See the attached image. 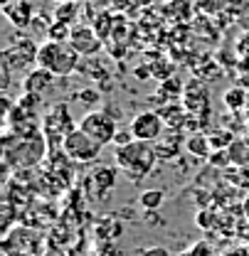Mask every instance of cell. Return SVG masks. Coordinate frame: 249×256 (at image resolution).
<instances>
[{
  "mask_svg": "<svg viewBox=\"0 0 249 256\" xmlns=\"http://www.w3.org/2000/svg\"><path fill=\"white\" fill-rule=\"evenodd\" d=\"M158 114L163 116L165 126H170V128H180L185 124V108L178 106V104H168V106H163Z\"/></svg>",
  "mask_w": 249,
  "mask_h": 256,
  "instance_id": "cell-16",
  "label": "cell"
},
{
  "mask_svg": "<svg viewBox=\"0 0 249 256\" xmlns=\"http://www.w3.org/2000/svg\"><path fill=\"white\" fill-rule=\"evenodd\" d=\"M163 200H165V192L163 190H146L138 197V202H141V207L146 212H156L158 207L163 204Z\"/></svg>",
  "mask_w": 249,
  "mask_h": 256,
  "instance_id": "cell-18",
  "label": "cell"
},
{
  "mask_svg": "<svg viewBox=\"0 0 249 256\" xmlns=\"http://www.w3.org/2000/svg\"><path fill=\"white\" fill-rule=\"evenodd\" d=\"M185 150L190 156H197V158H207L212 153V146H210V138L197 133V136H190L185 140Z\"/></svg>",
  "mask_w": 249,
  "mask_h": 256,
  "instance_id": "cell-14",
  "label": "cell"
},
{
  "mask_svg": "<svg viewBox=\"0 0 249 256\" xmlns=\"http://www.w3.org/2000/svg\"><path fill=\"white\" fill-rule=\"evenodd\" d=\"M244 79H247V82H242L239 86H244V89H247V86H249V76H244Z\"/></svg>",
  "mask_w": 249,
  "mask_h": 256,
  "instance_id": "cell-26",
  "label": "cell"
},
{
  "mask_svg": "<svg viewBox=\"0 0 249 256\" xmlns=\"http://www.w3.org/2000/svg\"><path fill=\"white\" fill-rule=\"evenodd\" d=\"M183 106H185L187 111H202L205 106H207V89L205 86H200L197 89V94H195V82L190 84L185 89V101H183Z\"/></svg>",
  "mask_w": 249,
  "mask_h": 256,
  "instance_id": "cell-15",
  "label": "cell"
},
{
  "mask_svg": "<svg viewBox=\"0 0 249 256\" xmlns=\"http://www.w3.org/2000/svg\"><path fill=\"white\" fill-rule=\"evenodd\" d=\"M79 60L82 54L72 47V42H55L47 40L40 44L37 50V66L52 72L55 76H72L79 69Z\"/></svg>",
  "mask_w": 249,
  "mask_h": 256,
  "instance_id": "cell-2",
  "label": "cell"
},
{
  "mask_svg": "<svg viewBox=\"0 0 249 256\" xmlns=\"http://www.w3.org/2000/svg\"><path fill=\"white\" fill-rule=\"evenodd\" d=\"M52 84H55V74L47 72V69H42V66H37V69L28 72L23 86H25V94H32V96H40V98H42L45 92L52 89Z\"/></svg>",
  "mask_w": 249,
  "mask_h": 256,
  "instance_id": "cell-11",
  "label": "cell"
},
{
  "mask_svg": "<svg viewBox=\"0 0 249 256\" xmlns=\"http://www.w3.org/2000/svg\"><path fill=\"white\" fill-rule=\"evenodd\" d=\"M79 15V2L77 0H64V2H55V20L57 22H67L74 28V20Z\"/></svg>",
  "mask_w": 249,
  "mask_h": 256,
  "instance_id": "cell-12",
  "label": "cell"
},
{
  "mask_svg": "<svg viewBox=\"0 0 249 256\" xmlns=\"http://www.w3.org/2000/svg\"><path fill=\"white\" fill-rule=\"evenodd\" d=\"M50 2H64V0H50Z\"/></svg>",
  "mask_w": 249,
  "mask_h": 256,
  "instance_id": "cell-28",
  "label": "cell"
},
{
  "mask_svg": "<svg viewBox=\"0 0 249 256\" xmlns=\"http://www.w3.org/2000/svg\"><path fill=\"white\" fill-rule=\"evenodd\" d=\"M128 128H131L136 140L156 143V140H160V136L165 130V121H163V116L158 111H141V114H136L131 118Z\"/></svg>",
  "mask_w": 249,
  "mask_h": 256,
  "instance_id": "cell-7",
  "label": "cell"
},
{
  "mask_svg": "<svg viewBox=\"0 0 249 256\" xmlns=\"http://www.w3.org/2000/svg\"><path fill=\"white\" fill-rule=\"evenodd\" d=\"M45 156V136L37 133L32 138H18L15 143L5 138V162L13 168H30Z\"/></svg>",
  "mask_w": 249,
  "mask_h": 256,
  "instance_id": "cell-3",
  "label": "cell"
},
{
  "mask_svg": "<svg viewBox=\"0 0 249 256\" xmlns=\"http://www.w3.org/2000/svg\"><path fill=\"white\" fill-rule=\"evenodd\" d=\"M114 158L119 170L126 172L133 182L143 180L158 160V148L146 140H131L126 146H114Z\"/></svg>",
  "mask_w": 249,
  "mask_h": 256,
  "instance_id": "cell-1",
  "label": "cell"
},
{
  "mask_svg": "<svg viewBox=\"0 0 249 256\" xmlns=\"http://www.w3.org/2000/svg\"><path fill=\"white\" fill-rule=\"evenodd\" d=\"M224 106L229 111H242L244 106H249V92L244 86H232L224 92Z\"/></svg>",
  "mask_w": 249,
  "mask_h": 256,
  "instance_id": "cell-13",
  "label": "cell"
},
{
  "mask_svg": "<svg viewBox=\"0 0 249 256\" xmlns=\"http://www.w3.org/2000/svg\"><path fill=\"white\" fill-rule=\"evenodd\" d=\"M79 128H82L84 133H89L94 140L101 143V146L114 143V138H116V133H119L116 118L109 116V114H104V111H89V114H84V116L79 118Z\"/></svg>",
  "mask_w": 249,
  "mask_h": 256,
  "instance_id": "cell-5",
  "label": "cell"
},
{
  "mask_svg": "<svg viewBox=\"0 0 249 256\" xmlns=\"http://www.w3.org/2000/svg\"><path fill=\"white\" fill-rule=\"evenodd\" d=\"M69 42H72V47H74L82 57H94V54H99L104 40L96 34V30H94L92 25H74Z\"/></svg>",
  "mask_w": 249,
  "mask_h": 256,
  "instance_id": "cell-9",
  "label": "cell"
},
{
  "mask_svg": "<svg viewBox=\"0 0 249 256\" xmlns=\"http://www.w3.org/2000/svg\"><path fill=\"white\" fill-rule=\"evenodd\" d=\"M119 20V18H116ZM116 20L109 15V12H101V15H96V20H94V30H96V34L101 37V40H106L109 37V28H114L116 25Z\"/></svg>",
  "mask_w": 249,
  "mask_h": 256,
  "instance_id": "cell-20",
  "label": "cell"
},
{
  "mask_svg": "<svg viewBox=\"0 0 249 256\" xmlns=\"http://www.w3.org/2000/svg\"><path fill=\"white\" fill-rule=\"evenodd\" d=\"M10 2H13V0H0V5H3V8H5V5H10Z\"/></svg>",
  "mask_w": 249,
  "mask_h": 256,
  "instance_id": "cell-27",
  "label": "cell"
},
{
  "mask_svg": "<svg viewBox=\"0 0 249 256\" xmlns=\"http://www.w3.org/2000/svg\"><path fill=\"white\" fill-rule=\"evenodd\" d=\"M69 37H72V25L52 20L50 32H47V40H55V42H69Z\"/></svg>",
  "mask_w": 249,
  "mask_h": 256,
  "instance_id": "cell-19",
  "label": "cell"
},
{
  "mask_svg": "<svg viewBox=\"0 0 249 256\" xmlns=\"http://www.w3.org/2000/svg\"><path fill=\"white\" fill-rule=\"evenodd\" d=\"M242 210H244V214H247V220H249V194L244 197V204H242Z\"/></svg>",
  "mask_w": 249,
  "mask_h": 256,
  "instance_id": "cell-25",
  "label": "cell"
},
{
  "mask_svg": "<svg viewBox=\"0 0 249 256\" xmlns=\"http://www.w3.org/2000/svg\"><path fill=\"white\" fill-rule=\"evenodd\" d=\"M183 256H217V254H215V249H212L207 242H197V244H192Z\"/></svg>",
  "mask_w": 249,
  "mask_h": 256,
  "instance_id": "cell-22",
  "label": "cell"
},
{
  "mask_svg": "<svg viewBox=\"0 0 249 256\" xmlns=\"http://www.w3.org/2000/svg\"><path fill=\"white\" fill-rule=\"evenodd\" d=\"M3 12L10 20V25H15L18 30H28L35 20V10H32L30 0H13L10 5L3 8Z\"/></svg>",
  "mask_w": 249,
  "mask_h": 256,
  "instance_id": "cell-10",
  "label": "cell"
},
{
  "mask_svg": "<svg viewBox=\"0 0 249 256\" xmlns=\"http://www.w3.org/2000/svg\"><path fill=\"white\" fill-rule=\"evenodd\" d=\"M37 50H40V44H35L32 37H20L3 52V64L10 72L28 69L30 64H37Z\"/></svg>",
  "mask_w": 249,
  "mask_h": 256,
  "instance_id": "cell-6",
  "label": "cell"
},
{
  "mask_svg": "<svg viewBox=\"0 0 249 256\" xmlns=\"http://www.w3.org/2000/svg\"><path fill=\"white\" fill-rule=\"evenodd\" d=\"M101 143H96L89 133H84L82 128H74L67 138L62 140V153L74 162H94L101 156Z\"/></svg>",
  "mask_w": 249,
  "mask_h": 256,
  "instance_id": "cell-4",
  "label": "cell"
},
{
  "mask_svg": "<svg viewBox=\"0 0 249 256\" xmlns=\"http://www.w3.org/2000/svg\"><path fill=\"white\" fill-rule=\"evenodd\" d=\"M143 256H170V254L163 246H151V249H143Z\"/></svg>",
  "mask_w": 249,
  "mask_h": 256,
  "instance_id": "cell-24",
  "label": "cell"
},
{
  "mask_svg": "<svg viewBox=\"0 0 249 256\" xmlns=\"http://www.w3.org/2000/svg\"><path fill=\"white\" fill-rule=\"evenodd\" d=\"M227 153H229V160H232L234 165H249V143L247 140H234V143L227 148Z\"/></svg>",
  "mask_w": 249,
  "mask_h": 256,
  "instance_id": "cell-17",
  "label": "cell"
},
{
  "mask_svg": "<svg viewBox=\"0 0 249 256\" xmlns=\"http://www.w3.org/2000/svg\"><path fill=\"white\" fill-rule=\"evenodd\" d=\"M232 143H234V136H232L229 130H219L215 136H210V146H212V148H219V150H227Z\"/></svg>",
  "mask_w": 249,
  "mask_h": 256,
  "instance_id": "cell-21",
  "label": "cell"
},
{
  "mask_svg": "<svg viewBox=\"0 0 249 256\" xmlns=\"http://www.w3.org/2000/svg\"><path fill=\"white\" fill-rule=\"evenodd\" d=\"M119 182V165H99L87 175V192L94 200H106Z\"/></svg>",
  "mask_w": 249,
  "mask_h": 256,
  "instance_id": "cell-8",
  "label": "cell"
},
{
  "mask_svg": "<svg viewBox=\"0 0 249 256\" xmlns=\"http://www.w3.org/2000/svg\"><path fill=\"white\" fill-rule=\"evenodd\" d=\"M77 98H82V104L84 106H94L96 101H99V92H94V89H84V92H79Z\"/></svg>",
  "mask_w": 249,
  "mask_h": 256,
  "instance_id": "cell-23",
  "label": "cell"
}]
</instances>
